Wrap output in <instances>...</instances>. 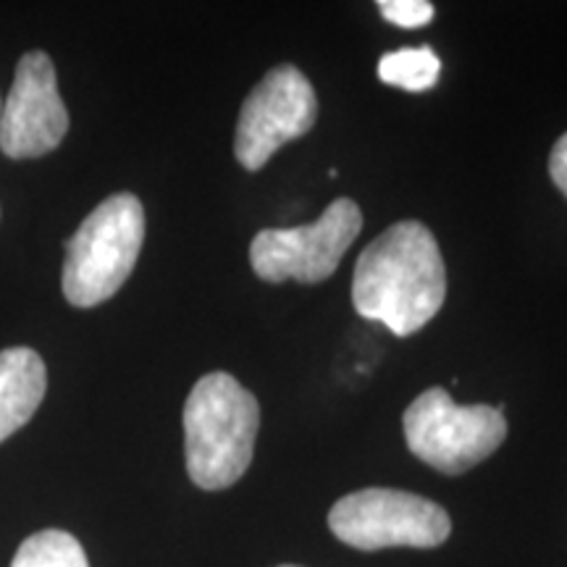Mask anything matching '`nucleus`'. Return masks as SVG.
Masks as SVG:
<instances>
[{
    "label": "nucleus",
    "mask_w": 567,
    "mask_h": 567,
    "mask_svg": "<svg viewBox=\"0 0 567 567\" xmlns=\"http://www.w3.org/2000/svg\"><path fill=\"white\" fill-rule=\"evenodd\" d=\"M446 300V268L434 231L421 221H396L354 264L352 305L358 316L410 337Z\"/></svg>",
    "instance_id": "obj_1"
},
{
    "label": "nucleus",
    "mask_w": 567,
    "mask_h": 567,
    "mask_svg": "<svg viewBox=\"0 0 567 567\" xmlns=\"http://www.w3.org/2000/svg\"><path fill=\"white\" fill-rule=\"evenodd\" d=\"M260 405L231 373L203 375L184 405L187 473L205 492L237 484L252 463Z\"/></svg>",
    "instance_id": "obj_2"
},
{
    "label": "nucleus",
    "mask_w": 567,
    "mask_h": 567,
    "mask_svg": "<svg viewBox=\"0 0 567 567\" xmlns=\"http://www.w3.org/2000/svg\"><path fill=\"white\" fill-rule=\"evenodd\" d=\"M145 243V208L130 193L111 195L66 243L61 287L74 308H95L122 289Z\"/></svg>",
    "instance_id": "obj_3"
},
{
    "label": "nucleus",
    "mask_w": 567,
    "mask_h": 567,
    "mask_svg": "<svg viewBox=\"0 0 567 567\" xmlns=\"http://www.w3.org/2000/svg\"><path fill=\"white\" fill-rule=\"evenodd\" d=\"M505 408L457 405L442 386L417 394L402 415L405 442L417 460L460 476L492 457L507 436Z\"/></svg>",
    "instance_id": "obj_4"
},
{
    "label": "nucleus",
    "mask_w": 567,
    "mask_h": 567,
    "mask_svg": "<svg viewBox=\"0 0 567 567\" xmlns=\"http://www.w3.org/2000/svg\"><path fill=\"white\" fill-rule=\"evenodd\" d=\"M329 528L342 544L375 551L389 547L431 549L452 534L444 507L400 488H363L342 496L329 513Z\"/></svg>",
    "instance_id": "obj_5"
},
{
    "label": "nucleus",
    "mask_w": 567,
    "mask_h": 567,
    "mask_svg": "<svg viewBox=\"0 0 567 567\" xmlns=\"http://www.w3.org/2000/svg\"><path fill=\"white\" fill-rule=\"evenodd\" d=\"M363 231V210L350 197H337L318 221L295 229H264L250 245L258 279L284 284H321L337 271L344 252Z\"/></svg>",
    "instance_id": "obj_6"
},
{
    "label": "nucleus",
    "mask_w": 567,
    "mask_h": 567,
    "mask_svg": "<svg viewBox=\"0 0 567 567\" xmlns=\"http://www.w3.org/2000/svg\"><path fill=\"white\" fill-rule=\"evenodd\" d=\"M316 118L313 84L292 63H279L255 84L239 111L234 155L247 172H260L281 145L313 130Z\"/></svg>",
    "instance_id": "obj_7"
},
{
    "label": "nucleus",
    "mask_w": 567,
    "mask_h": 567,
    "mask_svg": "<svg viewBox=\"0 0 567 567\" xmlns=\"http://www.w3.org/2000/svg\"><path fill=\"white\" fill-rule=\"evenodd\" d=\"M69 132V111L55 82L51 55L24 53L9 97L0 109V151L9 158H40L55 151Z\"/></svg>",
    "instance_id": "obj_8"
},
{
    "label": "nucleus",
    "mask_w": 567,
    "mask_h": 567,
    "mask_svg": "<svg viewBox=\"0 0 567 567\" xmlns=\"http://www.w3.org/2000/svg\"><path fill=\"white\" fill-rule=\"evenodd\" d=\"M48 371L42 358L30 347H11L0 352V442L30 423L42 405Z\"/></svg>",
    "instance_id": "obj_9"
},
{
    "label": "nucleus",
    "mask_w": 567,
    "mask_h": 567,
    "mask_svg": "<svg viewBox=\"0 0 567 567\" xmlns=\"http://www.w3.org/2000/svg\"><path fill=\"white\" fill-rule=\"evenodd\" d=\"M442 76V61L431 48H402L379 61V80L408 92L431 90Z\"/></svg>",
    "instance_id": "obj_10"
},
{
    "label": "nucleus",
    "mask_w": 567,
    "mask_h": 567,
    "mask_svg": "<svg viewBox=\"0 0 567 567\" xmlns=\"http://www.w3.org/2000/svg\"><path fill=\"white\" fill-rule=\"evenodd\" d=\"M11 567H90L82 544L66 530H40L21 544Z\"/></svg>",
    "instance_id": "obj_11"
},
{
    "label": "nucleus",
    "mask_w": 567,
    "mask_h": 567,
    "mask_svg": "<svg viewBox=\"0 0 567 567\" xmlns=\"http://www.w3.org/2000/svg\"><path fill=\"white\" fill-rule=\"evenodd\" d=\"M379 9L386 21L402 27V30L425 27L434 19V3H429V0H381Z\"/></svg>",
    "instance_id": "obj_12"
},
{
    "label": "nucleus",
    "mask_w": 567,
    "mask_h": 567,
    "mask_svg": "<svg viewBox=\"0 0 567 567\" xmlns=\"http://www.w3.org/2000/svg\"><path fill=\"white\" fill-rule=\"evenodd\" d=\"M549 174L551 182L557 184V189L567 197V132L555 142L549 155Z\"/></svg>",
    "instance_id": "obj_13"
},
{
    "label": "nucleus",
    "mask_w": 567,
    "mask_h": 567,
    "mask_svg": "<svg viewBox=\"0 0 567 567\" xmlns=\"http://www.w3.org/2000/svg\"><path fill=\"white\" fill-rule=\"evenodd\" d=\"M279 567H297V565H279Z\"/></svg>",
    "instance_id": "obj_14"
},
{
    "label": "nucleus",
    "mask_w": 567,
    "mask_h": 567,
    "mask_svg": "<svg viewBox=\"0 0 567 567\" xmlns=\"http://www.w3.org/2000/svg\"><path fill=\"white\" fill-rule=\"evenodd\" d=\"M0 109H3V103H0Z\"/></svg>",
    "instance_id": "obj_15"
}]
</instances>
